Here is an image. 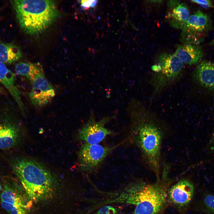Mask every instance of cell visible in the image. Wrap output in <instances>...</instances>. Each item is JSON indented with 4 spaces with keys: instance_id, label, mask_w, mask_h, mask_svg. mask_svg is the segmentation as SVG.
Here are the masks:
<instances>
[{
    "instance_id": "obj_19",
    "label": "cell",
    "mask_w": 214,
    "mask_h": 214,
    "mask_svg": "<svg viewBox=\"0 0 214 214\" xmlns=\"http://www.w3.org/2000/svg\"><path fill=\"white\" fill-rule=\"evenodd\" d=\"M93 214H119V213L116 208L110 205H107L98 208L95 210Z\"/></svg>"
},
{
    "instance_id": "obj_4",
    "label": "cell",
    "mask_w": 214,
    "mask_h": 214,
    "mask_svg": "<svg viewBox=\"0 0 214 214\" xmlns=\"http://www.w3.org/2000/svg\"><path fill=\"white\" fill-rule=\"evenodd\" d=\"M22 29L31 35L40 34L47 29L59 16L54 2L51 0L11 1Z\"/></svg>"
},
{
    "instance_id": "obj_3",
    "label": "cell",
    "mask_w": 214,
    "mask_h": 214,
    "mask_svg": "<svg viewBox=\"0 0 214 214\" xmlns=\"http://www.w3.org/2000/svg\"><path fill=\"white\" fill-rule=\"evenodd\" d=\"M12 167L30 201L38 202L52 197L56 180L47 167L37 161L23 157L15 159Z\"/></svg>"
},
{
    "instance_id": "obj_16",
    "label": "cell",
    "mask_w": 214,
    "mask_h": 214,
    "mask_svg": "<svg viewBox=\"0 0 214 214\" xmlns=\"http://www.w3.org/2000/svg\"><path fill=\"white\" fill-rule=\"evenodd\" d=\"M170 9L171 11L168 14L170 25L175 28L182 30L190 15L188 6L185 4L180 3Z\"/></svg>"
},
{
    "instance_id": "obj_9",
    "label": "cell",
    "mask_w": 214,
    "mask_h": 214,
    "mask_svg": "<svg viewBox=\"0 0 214 214\" xmlns=\"http://www.w3.org/2000/svg\"><path fill=\"white\" fill-rule=\"evenodd\" d=\"M111 118L105 117L97 122L93 115H91L86 124L79 131V139L88 144H99L108 136L113 134L112 131L105 127L106 124Z\"/></svg>"
},
{
    "instance_id": "obj_14",
    "label": "cell",
    "mask_w": 214,
    "mask_h": 214,
    "mask_svg": "<svg viewBox=\"0 0 214 214\" xmlns=\"http://www.w3.org/2000/svg\"><path fill=\"white\" fill-rule=\"evenodd\" d=\"M15 75L0 62V83L7 90L16 102L22 112H24V106L20 92L15 84Z\"/></svg>"
},
{
    "instance_id": "obj_13",
    "label": "cell",
    "mask_w": 214,
    "mask_h": 214,
    "mask_svg": "<svg viewBox=\"0 0 214 214\" xmlns=\"http://www.w3.org/2000/svg\"><path fill=\"white\" fill-rule=\"evenodd\" d=\"M193 77L202 87L214 90V63L207 61L201 62L193 71Z\"/></svg>"
},
{
    "instance_id": "obj_20",
    "label": "cell",
    "mask_w": 214,
    "mask_h": 214,
    "mask_svg": "<svg viewBox=\"0 0 214 214\" xmlns=\"http://www.w3.org/2000/svg\"><path fill=\"white\" fill-rule=\"evenodd\" d=\"M204 203L207 209L214 214V196L208 194L204 199Z\"/></svg>"
},
{
    "instance_id": "obj_7",
    "label": "cell",
    "mask_w": 214,
    "mask_h": 214,
    "mask_svg": "<svg viewBox=\"0 0 214 214\" xmlns=\"http://www.w3.org/2000/svg\"><path fill=\"white\" fill-rule=\"evenodd\" d=\"M211 19L207 14L198 10L190 15L182 29V40L184 44H197L199 36L211 29Z\"/></svg>"
},
{
    "instance_id": "obj_2",
    "label": "cell",
    "mask_w": 214,
    "mask_h": 214,
    "mask_svg": "<svg viewBox=\"0 0 214 214\" xmlns=\"http://www.w3.org/2000/svg\"><path fill=\"white\" fill-rule=\"evenodd\" d=\"M172 181L168 176L162 175L154 183L140 180L131 182L119 190L118 201L134 206L131 214H160L166 205L168 186Z\"/></svg>"
},
{
    "instance_id": "obj_25",
    "label": "cell",
    "mask_w": 214,
    "mask_h": 214,
    "mask_svg": "<svg viewBox=\"0 0 214 214\" xmlns=\"http://www.w3.org/2000/svg\"><path fill=\"white\" fill-rule=\"evenodd\" d=\"M2 190V187L1 185L0 184V192Z\"/></svg>"
},
{
    "instance_id": "obj_15",
    "label": "cell",
    "mask_w": 214,
    "mask_h": 214,
    "mask_svg": "<svg viewBox=\"0 0 214 214\" xmlns=\"http://www.w3.org/2000/svg\"><path fill=\"white\" fill-rule=\"evenodd\" d=\"M184 63L189 65L199 63L204 53L202 47L197 45L184 44L179 45L174 53Z\"/></svg>"
},
{
    "instance_id": "obj_12",
    "label": "cell",
    "mask_w": 214,
    "mask_h": 214,
    "mask_svg": "<svg viewBox=\"0 0 214 214\" xmlns=\"http://www.w3.org/2000/svg\"><path fill=\"white\" fill-rule=\"evenodd\" d=\"M20 137L17 125L9 117L0 119V149L7 150L15 146Z\"/></svg>"
},
{
    "instance_id": "obj_18",
    "label": "cell",
    "mask_w": 214,
    "mask_h": 214,
    "mask_svg": "<svg viewBox=\"0 0 214 214\" xmlns=\"http://www.w3.org/2000/svg\"><path fill=\"white\" fill-rule=\"evenodd\" d=\"M15 69L16 73L26 77L32 84L37 76L43 71L40 64L30 62H19L15 65Z\"/></svg>"
},
{
    "instance_id": "obj_17",
    "label": "cell",
    "mask_w": 214,
    "mask_h": 214,
    "mask_svg": "<svg viewBox=\"0 0 214 214\" xmlns=\"http://www.w3.org/2000/svg\"><path fill=\"white\" fill-rule=\"evenodd\" d=\"M22 53L19 46L12 43L0 40V62L3 64H11L20 59Z\"/></svg>"
},
{
    "instance_id": "obj_21",
    "label": "cell",
    "mask_w": 214,
    "mask_h": 214,
    "mask_svg": "<svg viewBox=\"0 0 214 214\" xmlns=\"http://www.w3.org/2000/svg\"><path fill=\"white\" fill-rule=\"evenodd\" d=\"M193 2L196 3L204 9L214 8L212 1L208 0H191Z\"/></svg>"
},
{
    "instance_id": "obj_1",
    "label": "cell",
    "mask_w": 214,
    "mask_h": 214,
    "mask_svg": "<svg viewBox=\"0 0 214 214\" xmlns=\"http://www.w3.org/2000/svg\"><path fill=\"white\" fill-rule=\"evenodd\" d=\"M130 114L131 124L128 139L139 150L145 165L158 180L164 136L161 122L154 113L135 100L131 103Z\"/></svg>"
},
{
    "instance_id": "obj_23",
    "label": "cell",
    "mask_w": 214,
    "mask_h": 214,
    "mask_svg": "<svg viewBox=\"0 0 214 214\" xmlns=\"http://www.w3.org/2000/svg\"><path fill=\"white\" fill-rule=\"evenodd\" d=\"M212 142L214 144V131H213L212 134Z\"/></svg>"
},
{
    "instance_id": "obj_26",
    "label": "cell",
    "mask_w": 214,
    "mask_h": 214,
    "mask_svg": "<svg viewBox=\"0 0 214 214\" xmlns=\"http://www.w3.org/2000/svg\"><path fill=\"white\" fill-rule=\"evenodd\" d=\"M0 91H1V88H0Z\"/></svg>"
},
{
    "instance_id": "obj_6",
    "label": "cell",
    "mask_w": 214,
    "mask_h": 214,
    "mask_svg": "<svg viewBox=\"0 0 214 214\" xmlns=\"http://www.w3.org/2000/svg\"><path fill=\"white\" fill-rule=\"evenodd\" d=\"M127 140V139L116 145L109 147L104 146L99 144L84 143L81 147L78 154L81 169L88 173L97 171L106 157Z\"/></svg>"
},
{
    "instance_id": "obj_5",
    "label": "cell",
    "mask_w": 214,
    "mask_h": 214,
    "mask_svg": "<svg viewBox=\"0 0 214 214\" xmlns=\"http://www.w3.org/2000/svg\"><path fill=\"white\" fill-rule=\"evenodd\" d=\"M184 65V63L174 54L164 53L160 55L157 63L152 67L151 100L178 81L182 74Z\"/></svg>"
},
{
    "instance_id": "obj_24",
    "label": "cell",
    "mask_w": 214,
    "mask_h": 214,
    "mask_svg": "<svg viewBox=\"0 0 214 214\" xmlns=\"http://www.w3.org/2000/svg\"><path fill=\"white\" fill-rule=\"evenodd\" d=\"M210 45L214 46V39L210 43Z\"/></svg>"
},
{
    "instance_id": "obj_22",
    "label": "cell",
    "mask_w": 214,
    "mask_h": 214,
    "mask_svg": "<svg viewBox=\"0 0 214 214\" xmlns=\"http://www.w3.org/2000/svg\"><path fill=\"white\" fill-rule=\"evenodd\" d=\"M98 1L93 0H82L81 1V7L84 9H87L90 7H94L97 3Z\"/></svg>"
},
{
    "instance_id": "obj_10",
    "label": "cell",
    "mask_w": 214,
    "mask_h": 214,
    "mask_svg": "<svg viewBox=\"0 0 214 214\" xmlns=\"http://www.w3.org/2000/svg\"><path fill=\"white\" fill-rule=\"evenodd\" d=\"M32 84L29 96L31 103L35 107L45 106L54 97L55 90L46 79L44 71L37 76Z\"/></svg>"
},
{
    "instance_id": "obj_8",
    "label": "cell",
    "mask_w": 214,
    "mask_h": 214,
    "mask_svg": "<svg viewBox=\"0 0 214 214\" xmlns=\"http://www.w3.org/2000/svg\"><path fill=\"white\" fill-rule=\"evenodd\" d=\"M3 188L0 195L1 206L8 213L13 208L26 209L25 199L18 185L10 177L3 179Z\"/></svg>"
},
{
    "instance_id": "obj_11",
    "label": "cell",
    "mask_w": 214,
    "mask_h": 214,
    "mask_svg": "<svg viewBox=\"0 0 214 214\" xmlns=\"http://www.w3.org/2000/svg\"><path fill=\"white\" fill-rule=\"evenodd\" d=\"M194 193L192 182L187 179H182L168 188V200L177 208L182 209L189 205Z\"/></svg>"
}]
</instances>
